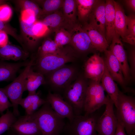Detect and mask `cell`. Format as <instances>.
Wrapping results in <instances>:
<instances>
[{
    "instance_id": "cell-1",
    "label": "cell",
    "mask_w": 135,
    "mask_h": 135,
    "mask_svg": "<svg viewBox=\"0 0 135 135\" xmlns=\"http://www.w3.org/2000/svg\"><path fill=\"white\" fill-rule=\"evenodd\" d=\"M34 114L42 135H60L66 124L64 119L58 115L47 102Z\"/></svg>"
},
{
    "instance_id": "cell-2",
    "label": "cell",
    "mask_w": 135,
    "mask_h": 135,
    "mask_svg": "<svg viewBox=\"0 0 135 135\" xmlns=\"http://www.w3.org/2000/svg\"><path fill=\"white\" fill-rule=\"evenodd\" d=\"M76 58L74 50L72 47H64L58 52L37 58L34 65L37 72L44 76Z\"/></svg>"
},
{
    "instance_id": "cell-3",
    "label": "cell",
    "mask_w": 135,
    "mask_h": 135,
    "mask_svg": "<svg viewBox=\"0 0 135 135\" xmlns=\"http://www.w3.org/2000/svg\"><path fill=\"white\" fill-rule=\"evenodd\" d=\"M88 83L81 76L75 80L64 90V99L71 106L74 116L84 112Z\"/></svg>"
},
{
    "instance_id": "cell-4",
    "label": "cell",
    "mask_w": 135,
    "mask_h": 135,
    "mask_svg": "<svg viewBox=\"0 0 135 135\" xmlns=\"http://www.w3.org/2000/svg\"><path fill=\"white\" fill-rule=\"evenodd\" d=\"M116 115L122 122L128 135L135 133V99L119 90L117 99Z\"/></svg>"
},
{
    "instance_id": "cell-5",
    "label": "cell",
    "mask_w": 135,
    "mask_h": 135,
    "mask_svg": "<svg viewBox=\"0 0 135 135\" xmlns=\"http://www.w3.org/2000/svg\"><path fill=\"white\" fill-rule=\"evenodd\" d=\"M35 58L33 57L19 76L16 77L10 84L2 88L12 104L13 114L16 116H19L18 109L19 102L22 99L24 92L25 90L26 79L28 73L34 63Z\"/></svg>"
},
{
    "instance_id": "cell-6",
    "label": "cell",
    "mask_w": 135,
    "mask_h": 135,
    "mask_svg": "<svg viewBox=\"0 0 135 135\" xmlns=\"http://www.w3.org/2000/svg\"><path fill=\"white\" fill-rule=\"evenodd\" d=\"M95 112L74 116L72 121L66 124L62 132L64 135H97L96 127L99 117Z\"/></svg>"
},
{
    "instance_id": "cell-7",
    "label": "cell",
    "mask_w": 135,
    "mask_h": 135,
    "mask_svg": "<svg viewBox=\"0 0 135 135\" xmlns=\"http://www.w3.org/2000/svg\"><path fill=\"white\" fill-rule=\"evenodd\" d=\"M77 73V69L74 65L65 64L45 75L52 88L64 91L75 80Z\"/></svg>"
},
{
    "instance_id": "cell-8",
    "label": "cell",
    "mask_w": 135,
    "mask_h": 135,
    "mask_svg": "<svg viewBox=\"0 0 135 135\" xmlns=\"http://www.w3.org/2000/svg\"><path fill=\"white\" fill-rule=\"evenodd\" d=\"M104 90L100 82L91 80L88 83L85 102L84 114L95 112L104 105H105L110 98L106 96Z\"/></svg>"
},
{
    "instance_id": "cell-9",
    "label": "cell",
    "mask_w": 135,
    "mask_h": 135,
    "mask_svg": "<svg viewBox=\"0 0 135 135\" xmlns=\"http://www.w3.org/2000/svg\"><path fill=\"white\" fill-rule=\"evenodd\" d=\"M105 105L104 112L97 120L96 130L99 135H114L118 120L114 110V104L110 98Z\"/></svg>"
},
{
    "instance_id": "cell-10",
    "label": "cell",
    "mask_w": 135,
    "mask_h": 135,
    "mask_svg": "<svg viewBox=\"0 0 135 135\" xmlns=\"http://www.w3.org/2000/svg\"><path fill=\"white\" fill-rule=\"evenodd\" d=\"M10 130L18 135H42L34 114H26L17 118Z\"/></svg>"
},
{
    "instance_id": "cell-11",
    "label": "cell",
    "mask_w": 135,
    "mask_h": 135,
    "mask_svg": "<svg viewBox=\"0 0 135 135\" xmlns=\"http://www.w3.org/2000/svg\"><path fill=\"white\" fill-rule=\"evenodd\" d=\"M68 30L71 35L70 44L74 50L84 53L94 49L88 36L81 25L76 23Z\"/></svg>"
},
{
    "instance_id": "cell-12",
    "label": "cell",
    "mask_w": 135,
    "mask_h": 135,
    "mask_svg": "<svg viewBox=\"0 0 135 135\" xmlns=\"http://www.w3.org/2000/svg\"><path fill=\"white\" fill-rule=\"evenodd\" d=\"M110 48L109 50L120 65L125 81H129L131 78V75L126 54L120 37L116 32L112 38Z\"/></svg>"
},
{
    "instance_id": "cell-13",
    "label": "cell",
    "mask_w": 135,
    "mask_h": 135,
    "mask_svg": "<svg viewBox=\"0 0 135 135\" xmlns=\"http://www.w3.org/2000/svg\"><path fill=\"white\" fill-rule=\"evenodd\" d=\"M46 100L59 116L64 119L68 118L69 122L72 120L74 115L72 108L60 94L49 92Z\"/></svg>"
},
{
    "instance_id": "cell-14",
    "label": "cell",
    "mask_w": 135,
    "mask_h": 135,
    "mask_svg": "<svg viewBox=\"0 0 135 135\" xmlns=\"http://www.w3.org/2000/svg\"><path fill=\"white\" fill-rule=\"evenodd\" d=\"M104 60L99 55L94 54L87 60L85 63V78L100 82L104 72Z\"/></svg>"
},
{
    "instance_id": "cell-15",
    "label": "cell",
    "mask_w": 135,
    "mask_h": 135,
    "mask_svg": "<svg viewBox=\"0 0 135 135\" xmlns=\"http://www.w3.org/2000/svg\"><path fill=\"white\" fill-rule=\"evenodd\" d=\"M104 52V63L111 76L114 80L118 82L125 90H127L120 63L110 50H107Z\"/></svg>"
},
{
    "instance_id": "cell-16",
    "label": "cell",
    "mask_w": 135,
    "mask_h": 135,
    "mask_svg": "<svg viewBox=\"0 0 135 135\" xmlns=\"http://www.w3.org/2000/svg\"><path fill=\"white\" fill-rule=\"evenodd\" d=\"M89 24L101 32L106 37L105 3L98 0L88 19Z\"/></svg>"
},
{
    "instance_id": "cell-17",
    "label": "cell",
    "mask_w": 135,
    "mask_h": 135,
    "mask_svg": "<svg viewBox=\"0 0 135 135\" xmlns=\"http://www.w3.org/2000/svg\"><path fill=\"white\" fill-rule=\"evenodd\" d=\"M82 27L88 36L94 49L100 52L107 50L109 44L101 32L89 23H85Z\"/></svg>"
},
{
    "instance_id": "cell-18",
    "label": "cell",
    "mask_w": 135,
    "mask_h": 135,
    "mask_svg": "<svg viewBox=\"0 0 135 135\" xmlns=\"http://www.w3.org/2000/svg\"><path fill=\"white\" fill-rule=\"evenodd\" d=\"M29 56L28 52L18 46L8 44L0 48V58L3 60H25Z\"/></svg>"
},
{
    "instance_id": "cell-19",
    "label": "cell",
    "mask_w": 135,
    "mask_h": 135,
    "mask_svg": "<svg viewBox=\"0 0 135 135\" xmlns=\"http://www.w3.org/2000/svg\"><path fill=\"white\" fill-rule=\"evenodd\" d=\"M105 3L106 38L109 44L116 33L114 28L115 10L113 0H106Z\"/></svg>"
},
{
    "instance_id": "cell-20",
    "label": "cell",
    "mask_w": 135,
    "mask_h": 135,
    "mask_svg": "<svg viewBox=\"0 0 135 135\" xmlns=\"http://www.w3.org/2000/svg\"><path fill=\"white\" fill-rule=\"evenodd\" d=\"M29 61L16 63L0 62V82L13 80L16 74L22 67L26 66Z\"/></svg>"
},
{
    "instance_id": "cell-21",
    "label": "cell",
    "mask_w": 135,
    "mask_h": 135,
    "mask_svg": "<svg viewBox=\"0 0 135 135\" xmlns=\"http://www.w3.org/2000/svg\"><path fill=\"white\" fill-rule=\"evenodd\" d=\"M101 81V84L104 91L107 92L108 95L116 108L119 90L117 84L110 74L105 64L104 70Z\"/></svg>"
},
{
    "instance_id": "cell-22",
    "label": "cell",
    "mask_w": 135,
    "mask_h": 135,
    "mask_svg": "<svg viewBox=\"0 0 135 135\" xmlns=\"http://www.w3.org/2000/svg\"><path fill=\"white\" fill-rule=\"evenodd\" d=\"M47 102L46 100L42 98L36 93L28 94L26 97L22 98L19 105L25 110L26 114L31 115L38 110Z\"/></svg>"
},
{
    "instance_id": "cell-23",
    "label": "cell",
    "mask_w": 135,
    "mask_h": 135,
    "mask_svg": "<svg viewBox=\"0 0 135 135\" xmlns=\"http://www.w3.org/2000/svg\"><path fill=\"white\" fill-rule=\"evenodd\" d=\"M114 10V28L116 33L121 37L122 40L126 35L127 32V16L120 4L113 0Z\"/></svg>"
},
{
    "instance_id": "cell-24",
    "label": "cell",
    "mask_w": 135,
    "mask_h": 135,
    "mask_svg": "<svg viewBox=\"0 0 135 135\" xmlns=\"http://www.w3.org/2000/svg\"><path fill=\"white\" fill-rule=\"evenodd\" d=\"M46 83L44 75L40 72H34L32 67L26 76L25 90L28 91V94H35L36 93L37 90L40 86Z\"/></svg>"
},
{
    "instance_id": "cell-25",
    "label": "cell",
    "mask_w": 135,
    "mask_h": 135,
    "mask_svg": "<svg viewBox=\"0 0 135 135\" xmlns=\"http://www.w3.org/2000/svg\"><path fill=\"white\" fill-rule=\"evenodd\" d=\"M42 22L49 30L50 29L54 31L60 28L68 29L70 27L62 12L59 10L46 16Z\"/></svg>"
},
{
    "instance_id": "cell-26",
    "label": "cell",
    "mask_w": 135,
    "mask_h": 135,
    "mask_svg": "<svg viewBox=\"0 0 135 135\" xmlns=\"http://www.w3.org/2000/svg\"><path fill=\"white\" fill-rule=\"evenodd\" d=\"M62 13L65 20L70 26L75 24L77 14L76 0H64L62 7Z\"/></svg>"
},
{
    "instance_id": "cell-27",
    "label": "cell",
    "mask_w": 135,
    "mask_h": 135,
    "mask_svg": "<svg viewBox=\"0 0 135 135\" xmlns=\"http://www.w3.org/2000/svg\"><path fill=\"white\" fill-rule=\"evenodd\" d=\"M77 14L81 21L87 20L98 0H76Z\"/></svg>"
},
{
    "instance_id": "cell-28",
    "label": "cell",
    "mask_w": 135,
    "mask_h": 135,
    "mask_svg": "<svg viewBox=\"0 0 135 135\" xmlns=\"http://www.w3.org/2000/svg\"><path fill=\"white\" fill-rule=\"evenodd\" d=\"M34 23L29 24L26 23L21 20L20 26L21 31L25 39L27 48L31 50L36 46L38 40L37 38L34 34L32 30Z\"/></svg>"
},
{
    "instance_id": "cell-29",
    "label": "cell",
    "mask_w": 135,
    "mask_h": 135,
    "mask_svg": "<svg viewBox=\"0 0 135 135\" xmlns=\"http://www.w3.org/2000/svg\"><path fill=\"white\" fill-rule=\"evenodd\" d=\"M61 48L58 46L54 40L49 38H47L43 42L41 46L39 48L37 57L56 53Z\"/></svg>"
},
{
    "instance_id": "cell-30",
    "label": "cell",
    "mask_w": 135,
    "mask_h": 135,
    "mask_svg": "<svg viewBox=\"0 0 135 135\" xmlns=\"http://www.w3.org/2000/svg\"><path fill=\"white\" fill-rule=\"evenodd\" d=\"M17 119L13 112L8 109L0 117V135L9 130Z\"/></svg>"
},
{
    "instance_id": "cell-31",
    "label": "cell",
    "mask_w": 135,
    "mask_h": 135,
    "mask_svg": "<svg viewBox=\"0 0 135 135\" xmlns=\"http://www.w3.org/2000/svg\"><path fill=\"white\" fill-rule=\"evenodd\" d=\"M66 28H60L54 30L55 35L54 41L58 46L61 48L64 46L70 44L71 40L70 34Z\"/></svg>"
},
{
    "instance_id": "cell-32",
    "label": "cell",
    "mask_w": 135,
    "mask_h": 135,
    "mask_svg": "<svg viewBox=\"0 0 135 135\" xmlns=\"http://www.w3.org/2000/svg\"><path fill=\"white\" fill-rule=\"evenodd\" d=\"M122 40L132 45L135 44V16L132 14L127 16V32L126 36Z\"/></svg>"
},
{
    "instance_id": "cell-33",
    "label": "cell",
    "mask_w": 135,
    "mask_h": 135,
    "mask_svg": "<svg viewBox=\"0 0 135 135\" xmlns=\"http://www.w3.org/2000/svg\"><path fill=\"white\" fill-rule=\"evenodd\" d=\"M64 0H46L43 4L42 15L46 16L53 13L62 7Z\"/></svg>"
},
{
    "instance_id": "cell-34",
    "label": "cell",
    "mask_w": 135,
    "mask_h": 135,
    "mask_svg": "<svg viewBox=\"0 0 135 135\" xmlns=\"http://www.w3.org/2000/svg\"><path fill=\"white\" fill-rule=\"evenodd\" d=\"M18 3L23 10H30L33 11L36 17L42 15V10L33 2L28 0H20Z\"/></svg>"
},
{
    "instance_id": "cell-35",
    "label": "cell",
    "mask_w": 135,
    "mask_h": 135,
    "mask_svg": "<svg viewBox=\"0 0 135 135\" xmlns=\"http://www.w3.org/2000/svg\"><path fill=\"white\" fill-rule=\"evenodd\" d=\"M32 30L34 34L37 38L44 36L50 31L48 28L42 22L37 21L34 23Z\"/></svg>"
},
{
    "instance_id": "cell-36",
    "label": "cell",
    "mask_w": 135,
    "mask_h": 135,
    "mask_svg": "<svg viewBox=\"0 0 135 135\" xmlns=\"http://www.w3.org/2000/svg\"><path fill=\"white\" fill-rule=\"evenodd\" d=\"M12 106L6 93L2 88H0V113L2 114L4 111Z\"/></svg>"
},
{
    "instance_id": "cell-37",
    "label": "cell",
    "mask_w": 135,
    "mask_h": 135,
    "mask_svg": "<svg viewBox=\"0 0 135 135\" xmlns=\"http://www.w3.org/2000/svg\"><path fill=\"white\" fill-rule=\"evenodd\" d=\"M12 14V9L8 5L4 4L0 5V20L4 22L8 21Z\"/></svg>"
},
{
    "instance_id": "cell-38",
    "label": "cell",
    "mask_w": 135,
    "mask_h": 135,
    "mask_svg": "<svg viewBox=\"0 0 135 135\" xmlns=\"http://www.w3.org/2000/svg\"><path fill=\"white\" fill-rule=\"evenodd\" d=\"M36 17L34 13L30 10H22L21 14V20L29 24L34 23Z\"/></svg>"
},
{
    "instance_id": "cell-39",
    "label": "cell",
    "mask_w": 135,
    "mask_h": 135,
    "mask_svg": "<svg viewBox=\"0 0 135 135\" xmlns=\"http://www.w3.org/2000/svg\"><path fill=\"white\" fill-rule=\"evenodd\" d=\"M0 30L4 31L7 34L12 36L18 41L20 40V38L17 35L14 29L5 23L4 22L0 20Z\"/></svg>"
},
{
    "instance_id": "cell-40",
    "label": "cell",
    "mask_w": 135,
    "mask_h": 135,
    "mask_svg": "<svg viewBox=\"0 0 135 135\" xmlns=\"http://www.w3.org/2000/svg\"><path fill=\"white\" fill-rule=\"evenodd\" d=\"M134 49L131 51L128 58V62L130 64L129 67L131 76L134 78L135 73V54Z\"/></svg>"
},
{
    "instance_id": "cell-41",
    "label": "cell",
    "mask_w": 135,
    "mask_h": 135,
    "mask_svg": "<svg viewBox=\"0 0 135 135\" xmlns=\"http://www.w3.org/2000/svg\"><path fill=\"white\" fill-rule=\"evenodd\" d=\"M116 116L118 120V124L114 135H126L124 128L122 122L120 118Z\"/></svg>"
},
{
    "instance_id": "cell-42",
    "label": "cell",
    "mask_w": 135,
    "mask_h": 135,
    "mask_svg": "<svg viewBox=\"0 0 135 135\" xmlns=\"http://www.w3.org/2000/svg\"><path fill=\"white\" fill-rule=\"evenodd\" d=\"M8 42L7 34L4 31L0 30V48L7 45Z\"/></svg>"
},
{
    "instance_id": "cell-43",
    "label": "cell",
    "mask_w": 135,
    "mask_h": 135,
    "mask_svg": "<svg viewBox=\"0 0 135 135\" xmlns=\"http://www.w3.org/2000/svg\"><path fill=\"white\" fill-rule=\"evenodd\" d=\"M126 3L128 8L134 12L135 11V0H125Z\"/></svg>"
},
{
    "instance_id": "cell-44",
    "label": "cell",
    "mask_w": 135,
    "mask_h": 135,
    "mask_svg": "<svg viewBox=\"0 0 135 135\" xmlns=\"http://www.w3.org/2000/svg\"><path fill=\"white\" fill-rule=\"evenodd\" d=\"M10 132L9 133L8 135H18L15 133L11 130L10 131Z\"/></svg>"
},
{
    "instance_id": "cell-45",
    "label": "cell",
    "mask_w": 135,
    "mask_h": 135,
    "mask_svg": "<svg viewBox=\"0 0 135 135\" xmlns=\"http://www.w3.org/2000/svg\"><path fill=\"white\" fill-rule=\"evenodd\" d=\"M5 2V0H0V5L4 4Z\"/></svg>"
},
{
    "instance_id": "cell-46",
    "label": "cell",
    "mask_w": 135,
    "mask_h": 135,
    "mask_svg": "<svg viewBox=\"0 0 135 135\" xmlns=\"http://www.w3.org/2000/svg\"><path fill=\"white\" fill-rule=\"evenodd\" d=\"M97 135H99L98 134Z\"/></svg>"
},
{
    "instance_id": "cell-47",
    "label": "cell",
    "mask_w": 135,
    "mask_h": 135,
    "mask_svg": "<svg viewBox=\"0 0 135 135\" xmlns=\"http://www.w3.org/2000/svg\"></svg>"
}]
</instances>
